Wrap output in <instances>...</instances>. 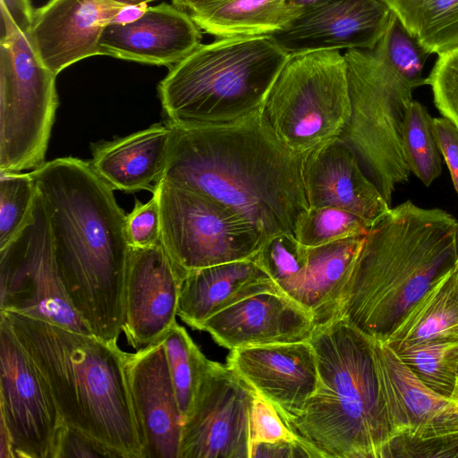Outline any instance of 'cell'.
Wrapping results in <instances>:
<instances>
[{
	"label": "cell",
	"instance_id": "6da1fadb",
	"mask_svg": "<svg viewBox=\"0 0 458 458\" xmlns=\"http://www.w3.org/2000/svg\"><path fill=\"white\" fill-rule=\"evenodd\" d=\"M170 124L173 136L163 178L232 208L266 240L295 233L310 209L304 155L278 139L262 109L231 123Z\"/></svg>",
	"mask_w": 458,
	"mask_h": 458
},
{
	"label": "cell",
	"instance_id": "7a4b0ae2",
	"mask_svg": "<svg viewBox=\"0 0 458 458\" xmlns=\"http://www.w3.org/2000/svg\"><path fill=\"white\" fill-rule=\"evenodd\" d=\"M53 236L59 274L94 335L117 342L123 326L131 247L126 215L90 162L66 157L32 170Z\"/></svg>",
	"mask_w": 458,
	"mask_h": 458
},
{
	"label": "cell",
	"instance_id": "3957f363",
	"mask_svg": "<svg viewBox=\"0 0 458 458\" xmlns=\"http://www.w3.org/2000/svg\"><path fill=\"white\" fill-rule=\"evenodd\" d=\"M458 220L406 200L369 230L335 317L385 343L417 301L454 268Z\"/></svg>",
	"mask_w": 458,
	"mask_h": 458
},
{
	"label": "cell",
	"instance_id": "277c9868",
	"mask_svg": "<svg viewBox=\"0 0 458 458\" xmlns=\"http://www.w3.org/2000/svg\"><path fill=\"white\" fill-rule=\"evenodd\" d=\"M47 382L65 425L114 457L142 458L126 374L116 342L18 313L3 312Z\"/></svg>",
	"mask_w": 458,
	"mask_h": 458
},
{
	"label": "cell",
	"instance_id": "5b68a950",
	"mask_svg": "<svg viewBox=\"0 0 458 458\" xmlns=\"http://www.w3.org/2000/svg\"><path fill=\"white\" fill-rule=\"evenodd\" d=\"M309 341L318 386L288 427L319 458H382L391 431L377 341L341 318L316 325Z\"/></svg>",
	"mask_w": 458,
	"mask_h": 458
},
{
	"label": "cell",
	"instance_id": "8992f818",
	"mask_svg": "<svg viewBox=\"0 0 458 458\" xmlns=\"http://www.w3.org/2000/svg\"><path fill=\"white\" fill-rule=\"evenodd\" d=\"M289 58L268 36L200 44L158 84L166 120L179 125L225 123L260 111Z\"/></svg>",
	"mask_w": 458,
	"mask_h": 458
},
{
	"label": "cell",
	"instance_id": "52a82bcc",
	"mask_svg": "<svg viewBox=\"0 0 458 458\" xmlns=\"http://www.w3.org/2000/svg\"><path fill=\"white\" fill-rule=\"evenodd\" d=\"M352 116L338 138L357 157L366 175L392 204L396 186L411 171L403 147V126L414 88L373 50L350 49L344 55Z\"/></svg>",
	"mask_w": 458,
	"mask_h": 458
},
{
	"label": "cell",
	"instance_id": "ba28073f",
	"mask_svg": "<svg viewBox=\"0 0 458 458\" xmlns=\"http://www.w3.org/2000/svg\"><path fill=\"white\" fill-rule=\"evenodd\" d=\"M262 114L278 139L301 155L338 139L352 116L344 55L325 50L290 56Z\"/></svg>",
	"mask_w": 458,
	"mask_h": 458
},
{
	"label": "cell",
	"instance_id": "9c48e42d",
	"mask_svg": "<svg viewBox=\"0 0 458 458\" xmlns=\"http://www.w3.org/2000/svg\"><path fill=\"white\" fill-rule=\"evenodd\" d=\"M55 75L30 34L0 41V172L35 170L46 161L59 106Z\"/></svg>",
	"mask_w": 458,
	"mask_h": 458
},
{
	"label": "cell",
	"instance_id": "30bf717a",
	"mask_svg": "<svg viewBox=\"0 0 458 458\" xmlns=\"http://www.w3.org/2000/svg\"><path fill=\"white\" fill-rule=\"evenodd\" d=\"M161 213V242L186 275L253 258L263 234L232 208L162 178L153 192Z\"/></svg>",
	"mask_w": 458,
	"mask_h": 458
},
{
	"label": "cell",
	"instance_id": "8fae6325",
	"mask_svg": "<svg viewBox=\"0 0 458 458\" xmlns=\"http://www.w3.org/2000/svg\"><path fill=\"white\" fill-rule=\"evenodd\" d=\"M0 311L93 335L64 287L48 216L38 190L26 222L0 248Z\"/></svg>",
	"mask_w": 458,
	"mask_h": 458
},
{
	"label": "cell",
	"instance_id": "7c38bea8",
	"mask_svg": "<svg viewBox=\"0 0 458 458\" xmlns=\"http://www.w3.org/2000/svg\"><path fill=\"white\" fill-rule=\"evenodd\" d=\"M0 411L13 458H55L64 422L38 369L0 314Z\"/></svg>",
	"mask_w": 458,
	"mask_h": 458
},
{
	"label": "cell",
	"instance_id": "4fadbf2b",
	"mask_svg": "<svg viewBox=\"0 0 458 458\" xmlns=\"http://www.w3.org/2000/svg\"><path fill=\"white\" fill-rule=\"evenodd\" d=\"M255 394L227 365L208 360L182 423L179 458H250Z\"/></svg>",
	"mask_w": 458,
	"mask_h": 458
},
{
	"label": "cell",
	"instance_id": "5bb4252c",
	"mask_svg": "<svg viewBox=\"0 0 458 458\" xmlns=\"http://www.w3.org/2000/svg\"><path fill=\"white\" fill-rule=\"evenodd\" d=\"M394 12L384 0H330L301 11L267 35L290 56L343 48H375Z\"/></svg>",
	"mask_w": 458,
	"mask_h": 458
},
{
	"label": "cell",
	"instance_id": "9a60e30c",
	"mask_svg": "<svg viewBox=\"0 0 458 458\" xmlns=\"http://www.w3.org/2000/svg\"><path fill=\"white\" fill-rule=\"evenodd\" d=\"M184 276L161 240L148 248H131L123 326L128 344L140 349L152 344L176 322Z\"/></svg>",
	"mask_w": 458,
	"mask_h": 458
},
{
	"label": "cell",
	"instance_id": "2e32d148",
	"mask_svg": "<svg viewBox=\"0 0 458 458\" xmlns=\"http://www.w3.org/2000/svg\"><path fill=\"white\" fill-rule=\"evenodd\" d=\"M226 365L286 424L302 412L318 386L317 356L310 341L231 350Z\"/></svg>",
	"mask_w": 458,
	"mask_h": 458
},
{
	"label": "cell",
	"instance_id": "e0dca14e",
	"mask_svg": "<svg viewBox=\"0 0 458 458\" xmlns=\"http://www.w3.org/2000/svg\"><path fill=\"white\" fill-rule=\"evenodd\" d=\"M126 374L142 458H179L183 420L162 338L128 353Z\"/></svg>",
	"mask_w": 458,
	"mask_h": 458
},
{
	"label": "cell",
	"instance_id": "ac0fdd59",
	"mask_svg": "<svg viewBox=\"0 0 458 458\" xmlns=\"http://www.w3.org/2000/svg\"><path fill=\"white\" fill-rule=\"evenodd\" d=\"M155 0H50L34 12L30 36L42 63L55 75L99 55V39L117 13Z\"/></svg>",
	"mask_w": 458,
	"mask_h": 458
},
{
	"label": "cell",
	"instance_id": "d6986e66",
	"mask_svg": "<svg viewBox=\"0 0 458 458\" xmlns=\"http://www.w3.org/2000/svg\"><path fill=\"white\" fill-rule=\"evenodd\" d=\"M314 316L284 293L248 297L204 321L198 330L208 333L228 350L309 341Z\"/></svg>",
	"mask_w": 458,
	"mask_h": 458
},
{
	"label": "cell",
	"instance_id": "ffe728a7",
	"mask_svg": "<svg viewBox=\"0 0 458 458\" xmlns=\"http://www.w3.org/2000/svg\"><path fill=\"white\" fill-rule=\"evenodd\" d=\"M302 178L310 208L346 210L369 228L392 208L366 175L352 150L339 139L304 155Z\"/></svg>",
	"mask_w": 458,
	"mask_h": 458
},
{
	"label": "cell",
	"instance_id": "44dd1931",
	"mask_svg": "<svg viewBox=\"0 0 458 458\" xmlns=\"http://www.w3.org/2000/svg\"><path fill=\"white\" fill-rule=\"evenodd\" d=\"M377 356L391 438L458 431L457 402L424 385L386 344L377 341Z\"/></svg>",
	"mask_w": 458,
	"mask_h": 458
},
{
	"label": "cell",
	"instance_id": "7402d4cb",
	"mask_svg": "<svg viewBox=\"0 0 458 458\" xmlns=\"http://www.w3.org/2000/svg\"><path fill=\"white\" fill-rule=\"evenodd\" d=\"M201 33L190 14L162 3L128 24L107 25L99 39L101 55L172 67L200 45Z\"/></svg>",
	"mask_w": 458,
	"mask_h": 458
},
{
	"label": "cell",
	"instance_id": "603a6c76",
	"mask_svg": "<svg viewBox=\"0 0 458 458\" xmlns=\"http://www.w3.org/2000/svg\"><path fill=\"white\" fill-rule=\"evenodd\" d=\"M261 293H284L254 257L193 270L182 279L178 316L198 329L215 314Z\"/></svg>",
	"mask_w": 458,
	"mask_h": 458
},
{
	"label": "cell",
	"instance_id": "cb8c5ba5",
	"mask_svg": "<svg viewBox=\"0 0 458 458\" xmlns=\"http://www.w3.org/2000/svg\"><path fill=\"white\" fill-rule=\"evenodd\" d=\"M173 129L169 122L92 147L90 162L98 174L114 190L124 192L149 191L163 178Z\"/></svg>",
	"mask_w": 458,
	"mask_h": 458
},
{
	"label": "cell",
	"instance_id": "d4e9b609",
	"mask_svg": "<svg viewBox=\"0 0 458 458\" xmlns=\"http://www.w3.org/2000/svg\"><path fill=\"white\" fill-rule=\"evenodd\" d=\"M366 235L308 247L305 280L293 300L309 310L316 325L335 317L336 306Z\"/></svg>",
	"mask_w": 458,
	"mask_h": 458
},
{
	"label": "cell",
	"instance_id": "484cf974",
	"mask_svg": "<svg viewBox=\"0 0 458 458\" xmlns=\"http://www.w3.org/2000/svg\"><path fill=\"white\" fill-rule=\"evenodd\" d=\"M439 340H458L456 265L412 305L385 344L392 348Z\"/></svg>",
	"mask_w": 458,
	"mask_h": 458
},
{
	"label": "cell",
	"instance_id": "4316f807",
	"mask_svg": "<svg viewBox=\"0 0 458 458\" xmlns=\"http://www.w3.org/2000/svg\"><path fill=\"white\" fill-rule=\"evenodd\" d=\"M300 13L284 0H227L191 17L200 30L223 38L267 36Z\"/></svg>",
	"mask_w": 458,
	"mask_h": 458
},
{
	"label": "cell",
	"instance_id": "83f0119b",
	"mask_svg": "<svg viewBox=\"0 0 458 458\" xmlns=\"http://www.w3.org/2000/svg\"><path fill=\"white\" fill-rule=\"evenodd\" d=\"M391 349L424 385L452 399L458 371V340L413 343Z\"/></svg>",
	"mask_w": 458,
	"mask_h": 458
},
{
	"label": "cell",
	"instance_id": "f1b7e54d",
	"mask_svg": "<svg viewBox=\"0 0 458 458\" xmlns=\"http://www.w3.org/2000/svg\"><path fill=\"white\" fill-rule=\"evenodd\" d=\"M162 342L178 406L184 420L192 407L208 359L185 328L177 322L165 334Z\"/></svg>",
	"mask_w": 458,
	"mask_h": 458
},
{
	"label": "cell",
	"instance_id": "f546056e",
	"mask_svg": "<svg viewBox=\"0 0 458 458\" xmlns=\"http://www.w3.org/2000/svg\"><path fill=\"white\" fill-rule=\"evenodd\" d=\"M403 147L411 173L429 186L441 174V153L433 131V118L419 101L410 104L403 126Z\"/></svg>",
	"mask_w": 458,
	"mask_h": 458
},
{
	"label": "cell",
	"instance_id": "4dcf8cb0",
	"mask_svg": "<svg viewBox=\"0 0 458 458\" xmlns=\"http://www.w3.org/2000/svg\"><path fill=\"white\" fill-rule=\"evenodd\" d=\"M254 259L282 292L293 299L306 277L308 247L293 233H278L265 241Z\"/></svg>",
	"mask_w": 458,
	"mask_h": 458
},
{
	"label": "cell",
	"instance_id": "1f68e13d",
	"mask_svg": "<svg viewBox=\"0 0 458 458\" xmlns=\"http://www.w3.org/2000/svg\"><path fill=\"white\" fill-rule=\"evenodd\" d=\"M372 50L414 89L427 85L423 72L429 54L394 13L386 31Z\"/></svg>",
	"mask_w": 458,
	"mask_h": 458
},
{
	"label": "cell",
	"instance_id": "d6a6232c",
	"mask_svg": "<svg viewBox=\"0 0 458 458\" xmlns=\"http://www.w3.org/2000/svg\"><path fill=\"white\" fill-rule=\"evenodd\" d=\"M369 227L357 216L332 208H310L300 218L295 237L307 247H317L339 240L367 235Z\"/></svg>",
	"mask_w": 458,
	"mask_h": 458
},
{
	"label": "cell",
	"instance_id": "836d02e7",
	"mask_svg": "<svg viewBox=\"0 0 458 458\" xmlns=\"http://www.w3.org/2000/svg\"><path fill=\"white\" fill-rule=\"evenodd\" d=\"M415 37L429 55L458 49V0H423Z\"/></svg>",
	"mask_w": 458,
	"mask_h": 458
},
{
	"label": "cell",
	"instance_id": "e575fe53",
	"mask_svg": "<svg viewBox=\"0 0 458 458\" xmlns=\"http://www.w3.org/2000/svg\"><path fill=\"white\" fill-rule=\"evenodd\" d=\"M37 191L31 172H0V248L8 243L26 222Z\"/></svg>",
	"mask_w": 458,
	"mask_h": 458
},
{
	"label": "cell",
	"instance_id": "d590c367",
	"mask_svg": "<svg viewBox=\"0 0 458 458\" xmlns=\"http://www.w3.org/2000/svg\"><path fill=\"white\" fill-rule=\"evenodd\" d=\"M427 85L432 89L436 107L458 129V49L439 55Z\"/></svg>",
	"mask_w": 458,
	"mask_h": 458
},
{
	"label": "cell",
	"instance_id": "8d00e7d4",
	"mask_svg": "<svg viewBox=\"0 0 458 458\" xmlns=\"http://www.w3.org/2000/svg\"><path fill=\"white\" fill-rule=\"evenodd\" d=\"M458 431L426 439L396 436L386 445L382 458H457Z\"/></svg>",
	"mask_w": 458,
	"mask_h": 458
},
{
	"label": "cell",
	"instance_id": "74e56055",
	"mask_svg": "<svg viewBox=\"0 0 458 458\" xmlns=\"http://www.w3.org/2000/svg\"><path fill=\"white\" fill-rule=\"evenodd\" d=\"M152 194L146 203L136 199L134 208L126 215L125 233L131 248H148L161 240L160 207L157 195Z\"/></svg>",
	"mask_w": 458,
	"mask_h": 458
},
{
	"label": "cell",
	"instance_id": "f35d334b",
	"mask_svg": "<svg viewBox=\"0 0 458 458\" xmlns=\"http://www.w3.org/2000/svg\"><path fill=\"white\" fill-rule=\"evenodd\" d=\"M301 440L288 427L276 408L255 394L250 412V443Z\"/></svg>",
	"mask_w": 458,
	"mask_h": 458
},
{
	"label": "cell",
	"instance_id": "ab89813d",
	"mask_svg": "<svg viewBox=\"0 0 458 458\" xmlns=\"http://www.w3.org/2000/svg\"><path fill=\"white\" fill-rule=\"evenodd\" d=\"M68 457L86 458L114 456L101 445L64 424L58 439L55 458Z\"/></svg>",
	"mask_w": 458,
	"mask_h": 458
},
{
	"label": "cell",
	"instance_id": "60d3db41",
	"mask_svg": "<svg viewBox=\"0 0 458 458\" xmlns=\"http://www.w3.org/2000/svg\"><path fill=\"white\" fill-rule=\"evenodd\" d=\"M0 41L16 31L30 34L34 12L30 0H0Z\"/></svg>",
	"mask_w": 458,
	"mask_h": 458
},
{
	"label": "cell",
	"instance_id": "b9f144b4",
	"mask_svg": "<svg viewBox=\"0 0 458 458\" xmlns=\"http://www.w3.org/2000/svg\"><path fill=\"white\" fill-rule=\"evenodd\" d=\"M436 140L458 195V129L445 117L433 118Z\"/></svg>",
	"mask_w": 458,
	"mask_h": 458
},
{
	"label": "cell",
	"instance_id": "7bdbcfd3",
	"mask_svg": "<svg viewBox=\"0 0 458 458\" xmlns=\"http://www.w3.org/2000/svg\"><path fill=\"white\" fill-rule=\"evenodd\" d=\"M267 457L318 458L317 454L301 440L251 445L250 458Z\"/></svg>",
	"mask_w": 458,
	"mask_h": 458
},
{
	"label": "cell",
	"instance_id": "ee69618b",
	"mask_svg": "<svg viewBox=\"0 0 458 458\" xmlns=\"http://www.w3.org/2000/svg\"><path fill=\"white\" fill-rule=\"evenodd\" d=\"M408 30L415 36L416 20L423 0H384Z\"/></svg>",
	"mask_w": 458,
	"mask_h": 458
},
{
	"label": "cell",
	"instance_id": "f6af8a7d",
	"mask_svg": "<svg viewBox=\"0 0 458 458\" xmlns=\"http://www.w3.org/2000/svg\"><path fill=\"white\" fill-rule=\"evenodd\" d=\"M147 4H129L123 7L113 19L110 24H128L139 20L147 9Z\"/></svg>",
	"mask_w": 458,
	"mask_h": 458
},
{
	"label": "cell",
	"instance_id": "bcb514c9",
	"mask_svg": "<svg viewBox=\"0 0 458 458\" xmlns=\"http://www.w3.org/2000/svg\"><path fill=\"white\" fill-rule=\"evenodd\" d=\"M173 4L188 14L209 9L227 0H172Z\"/></svg>",
	"mask_w": 458,
	"mask_h": 458
},
{
	"label": "cell",
	"instance_id": "7dc6e473",
	"mask_svg": "<svg viewBox=\"0 0 458 458\" xmlns=\"http://www.w3.org/2000/svg\"><path fill=\"white\" fill-rule=\"evenodd\" d=\"M328 1L330 0H284L287 5L301 11Z\"/></svg>",
	"mask_w": 458,
	"mask_h": 458
},
{
	"label": "cell",
	"instance_id": "c3c4849f",
	"mask_svg": "<svg viewBox=\"0 0 458 458\" xmlns=\"http://www.w3.org/2000/svg\"><path fill=\"white\" fill-rule=\"evenodd\" d=\"M452 399L458 403V371H457L455 388H454Z\"/></svg>",
	"mask_w": 458,
	"mask_h": 458
},
{
	"label": "cell",
	"instance_id": "681fc988",
	"mask_svg": "<svg viewBox=\"0 0 458 458\" xmlns=\"http://www.w3.org/2000/svg\"><path fill=\"white\" fill-rule=\"evenodd\" d=\"M456 267L458 268V259H457V262H456Z\"/></svg>",
	"mask_w": 458,
	"mask_h": 458
}]
</instances>
